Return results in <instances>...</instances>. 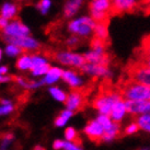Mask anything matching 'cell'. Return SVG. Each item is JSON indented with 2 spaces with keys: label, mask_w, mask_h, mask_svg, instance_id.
I'll return each mask as SVG.
<instances>
[{
  "label": "cell",
  "mask_w": 150,
  "mask_h": 150,
  "mask_svg": "<svg viewBox=\"0 0 150 150\" xmlns=\"http://www.w3.org/2000/svg\"><path fill=\"white\" fill-rule=\"evenodd\" d=\"M18 12V8L17 6H14V4H6L1 8V17L4 18V19H12V18L16 17V14Z\"/></svg>",
  "instance_id": "cell-17"
},
{
  "label": "cell",
  "mask_w": 150,
  "mask_h": 150,
  "mask_svg": "<svg viewBox=\"0 0 150 150\" xmlns=\"http://www.w3.org/2000/svg\"><path fill=\"white\" fill-rule=\"evenodd\" d=\"M64 71L59 68H50V71L47 72V76L45 77V79L42 81V83H53L56 80L60 78L63 76Z\"/></svg>",
  "instance_id": "cell-16"
},
{
  "label": "cell",
  "mask_w": 150,
  "mask_h": 150,
  "mask_svg": "<svg viewBox=\"0 0 150 150\" xmlns=\"http://www.w3.org/2000/svg\"><path fill=\"white\" fill-rule=\"evenodd\" d=\"M13 106L12 105H4L0 108V115H4V114H8V113L12 112Z\"/></svg>",
  "instance_id": "cell-32"
},
{
  "label": "cell",
  "mask_w": 150,
  "mask_h": 150,
  "mask_svg": "<svg viewBox=\"0 0 150 150\" xmlns=\"http://www.w3.org/2000/svg\"><path fill=\"white\" fill-rule=\"evenodd\" d=\"M139 125H138L137 123H132L130 125H128L127 127L125 128V133H124V135H130V134H134L136 133V132H138L139 130Z\"/></svg>",
  "instance_id": "cell-29"
},
{
  "label": "cell",
  "mask_w": 150,
  "mask_h": 150,
  "mask_svg": "<svg viewBox=\"0 0 150 150\" xmlns=\"http://www.w3.org/2000/svg\"><path fill=\"white\" fill-rule=\"evenodd\" d=\"M65 149L66 150H82L81 149V147H78L74 145V144H71V142H65Z\"/></svg>",
  "instance_id": "cell-34"
},
{
  "label": "cell",
  "mask_w": 150,
  "mask_h": 150,
  "mask_svg": "<svg viewBox=\"0 0 150 150\" xmlns=\"http://www.w3.org/2000/svg\"><path fill=\"white\" fill-rule=\"evenodd\" d=\"M62 77H63V79L65 80L66 82H68V83L70 84L72 88H77L81 83L80 79L77 77V75H76L74 71H64V74Z\"/></svg>",
  "instance_id": "cell-18"
},
{
  "label": "cell",
  "mask_w": 150,
  "mask_h": 150,
  "mask_svg": "<svg viewBox=\"0 0 150 150\" xmlns=\"http://www.w3.org/2000/svg\"><path fill=\"white\" fill-rule=\"evenodd\" d=\"M136 123L142 129L150 132V115H142L136 117Z\"/></svg>",
  "instance_id": "cell-22"
},
{
  "label": "cell",
  "mask_w": 150,
  "mask_h": 150,
  "mask_svg": "<svg viewBox=\"0 0 150 150\" xmlns=\"http://www.w3.org/2000/svg\"><path fill=\"white\" fill-rule=\"evenodd\" d=\"M50 92L56 100L62 101V102H66V100H67L66 93L64 91H62V90H59L58 88H52L50 90Z\"/></svg>",
  "instance_id": "cell-24"
},
{
  "label": "cell",
  "mask_w": 150,
  "mask_h": 150,
  "mask_svg": "<svg viewBox=\"0 0 150 150\" xmlns=\"http://www.w3.org/2000/svg\"><path fill=\"white\" fill-rule=\"evenodd\" d=\"M94 36L100 40H103V41H110L108 24H96L94 28Z\"/></svg>",
  "instance_id": "cell-20"
},
{
  "label": "cell",
  "mask_w": 150,
  "mask_h": 150,
  "mask_svg": "<svg viewBox=\"0 0 150 150\" xmlns=\"http://www.w3.org/2000/svg\"><path fill=\"white\" fill-rule=\"evenodd\" d=\"M31 58H32V67H31V70H33L34 68H36V67L41 66V65H43V64L46 63L43 58L38 57V56H35V55H34V56H32Z\"/></svg>",
  "instance_id": "cell-30"
},
{
  "label": "cell",
  "mask_w": 150,
  "mask_h": 150,
  "mask_svg": "<svg viewBox=\"0 0 150 150\" xmlns=\"http://www.w3.org/2000/svg\"><path fill=\"white\" fill-rule=\"evenodd\" d=\"M92 90V86H87L83 88H72V91L67 96L66 106L72 112H80L87 105V96Z\"/></svg>",
  "instance_id": "cell-3"
},
{
  "label": "cell",
  "mask_w": 150,
  "mask_h": 150,
  "mask_svg": "<svg viewBox=\"0 0 150 150\" xmlns=\"http://www.w3.org/2000/svg\"><path fill=\"white\" fill-rule=\"evenodd\" d=\"M7 71H8V68H7V67H1V68H0V75H1V74L4 75Z\"/></svg>",
  "instance_id": "cell-37"
},
{
  "label": "cell",
  "mask_w": 150,
  "mask_h": 150,
  "mask_svg": "<svg viewBox=\"0 0 150 150\" xmlns=\"http://www.w3.org/2000/svg\"><path fill=\"white\" fill-rule=\"evenodd\" d=\"M84 133L91 142L100 144L102 142L103 134H104V128L102 127V125L98 121H92L86 126Z\"/></svg>",
  "instance_id": "cell-7"
},
{
  "label": "cell",
  "mask_w": 150,
  "mask_h": 150,
  "mask_svg": "<svg viewBox=\"0 0 150 150\" xmlns=\"http://www.w3.org/2000/svg\"><path fill=\"white\" fill-rule=\"evenodd\" d=\"M53 147H54V149H62V148L65 147V142H64L63 140H56V142H54Z\"/></svg>",
  "instance_id": "cell-35"
},
{
  "label": "cell",
  "mask_w": 150,
  "mask_h": 150,
  "mask_svg": "<svg viewBox=\"0 0 150 150\" xmlns=\"http://www.w3.org/2000/svg\"><path fill=\"white\" fill-rule=\"evenodd\" d=\"M11 79V77H1L0 76V82H6V81H9Z\"/></svg>",
  "instance_id": "cell-36"
},
{
  "label": "cell",
  "mask_w": 150,
  "mask_h": 150,
  "mask_svg": "<svg viewBox=\"0 0 150 150\" xmlns=\"http://www.w3.org/2000/svg\"><path fill=\"white\" fill-rule=\"evenodd\" d=\"M126 112L125 108V103H124V100H118L113 105L112 108V113H111V117L113 118V121L116 122V123H120L121 120L124 116V113Z\"/></svg>",
  "instance_id": "cell-13"
},
{
  "label": "cell",
  "mask_w": 150,
  "mask_h": 150,
  "mask_svg": "<svg viewBox=\"0 0 150 150\" xmlns=\"http://www.w3.org/2000/svg\"><path fill=\"white\" fill-rule=\"evenodd\" d=\"M34 150H45V148L41 146H36V147H34Z\"/></svg>",
  "instance_id": "cell-38"
},
{
  "label": "cell",
  "mask_w": 150,
  "mask_h": 150,
  "mask_svg": "<svg viewBox=\"0 0 150 150\" xmlns=\"http://www.w3.org/2000/svg\"><path fill=\"white\" fill-rule=\"evenodd\" d=\"M0 58H1V50H0Z\"/></svg>",
  "instance_id": "cell-40"
},
{
  "label": "cell",
  "mask_w": 150,
  "mask_h": 150,
  "mask_svg": "<svg viewBox=\"0 0 150 150\" xmlns=\"http://www.w3.org/2000/svg\"><path fill=\"white\" fill-rule=\"evenodd\" d=\"M55 58L57 59L59 63L64 64V65H71V66L79 67V68H81V67L87 64V60L84 58V56L66 53V52L55 54Z\"/></svg>",
  "instance_id": "cell-6"
},
{
  "label": "cell",
  "mask_w": 150,
  "mask_h": 150,
  "mask_svg": "<svg viewBox=\"0 0 150 150\" xmlns=\"http://www.w3.org/2000/svg\"><path fill=\"white\" fill-rule=\"evenodd\" d=\"M68 121V118H66L65 116H63V115H60V116H58L56 120H55V124H56V126H63L65 125V123Z\"/></svg>",
  "instance_id": "cell-33"
},
{
  "label": "cell",
  "mask_w": 150,
  "mask_h": 150,
  "mask_svg": "<svg viewBox=\"0 0 150 150\" xmlns=\"http://www.w3.org/2000/svg\"><path fill=\"white\" fill-rule=\"evenodd\" d=\"M111 7V0H91V11H108Z\"/></svg>",
  "instance_id": "cell-14"
},
{
  "label": "cell",
  "mask_w": 150,
  "mask_h": 150,
  "mask_svg": "<svg viewBox=\"0 0 150 150\" xmlns=\"http://www.w3.org/2000/svg\"><path fill=\"white\" fill-rule=\"evenodd\" d=\"M50 0H41L38 4V9L43 14H45L47 12V10H48V8H50Z\"/></svg>",
  "instance_id": "cell-28"
},
{
  "label": "cell",
  "mask_w": 150,
  "mask_h": 150,
  "mask_svg": "<svg viewBox=\"0 0 150 150\" xmlns=\"http://www.w3.org/2000/svg\"><path fill=\"white\" fill-rule=\"evenodd\" d=\"M120 137H122L121 125H120V123L113 122L112 126L110 128L104 130L103 137H102V142H110V140H113L115 138H120Z\"/></svg>",
  "instance_id": "cell-12"
},
{
  "label": "cell",
  "mask_w": 150,
  "mask_h": 150,
  "mask_svg": "<svg viewBox=\"0 0 150 150\" xmlns=\"http://www.w3.org/2000/svg\"><path fill=\"white\" fill-rule=\"evenodd\" d=\"M137 8V4L135 0H113L108 13L111 17L123 14L125 12L132 13Z\"/></svg>",
  "instance_id": "cell-4"
},
{
  "label": "cell",
  "mask_w": 150,
  "mask_h": 150,
  "mask_svg": "<svg viewBox=\"0 0 150 150\" xmlns=\"http://www.w3.org/2000/svg\"><path fill=\"white\" fill-rule=\"evenodd\" d=\"M65 136H66V139L69 142L74 144L76 146L81 147L82 145V142H81V138L79 137L78 133L76 132V129H74L72 127H68L65 132Z\"/></svg>",
  "instance_id": "cell-15"
},
{
  "label": "cell",
  "mask_w": 150,
  "mask_h": 150,
  "mask_svg": "<svg viewBox=\"0 0 150 150\" xmlns=\"http://www.w3.org/2000/svg\"><path fill=\"white\" fill-rule=\"evenodd\" d=\"M82 2V0H71L65 7V17L69 18L71 16H74L76 11L79 9L80 4Z\"/></svg>",
  "instance_id": "cell-19"
},
{
  "label": "cell",
  "mask_w": 150,
  "mask_h": 150,
  "mask_svg": "<svg viewBox=\"0 0 150 150\" xmlns=\"http://www.w3.org/2000/svg\"><path fill=\"white\" fill-rule=\"evenodd\" d=\"M125 103L126 112L130 114H144L150 112V101H132L126 100Z\"/></svg>",
  "instance_id": "cell-9"
},
{
  "label": "cell",
  "mask_w": 150,
  "mask_h": 150,
  "mask_svg": "<svg viewBox=\"0 0 150 150\" xmlns=\"http://www.w3.org/2000/svg\"><path fill=\"white\" fill-rule=\"evenodd\" d=\"M96 23L90 18H81L79 20L72 21L69 24V31L79 35H88L92 30H94Z\"/></svg>",
  "instance_id": "cell-5"
},
{
  "label": "cell",
  "mask_w": 150,
  "mask_h": 150,
  "mask_svg": "<svg viewBox=\"0 0 150 150\" xmlns=\"http://www.w3.org/2000/svg\"><path fill=\"white\" fill-rule=\"evenodd\" d=\"M135 59L140 62L142 64H144L148 68H150V55L144 54L139 50H135Z\"/></svg>",
  "instance_id": "cell-23"
},
{
  "label": "cell",
  "mask_w": 150,
  "mask_h": 150,
  "mask_svg": "<svg viewBox=\"0 0 150 150\" xmlns=\"http://www.w3.org/2000/svg\"><path fill=\"white\" fill-rule=\"evenodd\" d=\"M116 89L124 101H150V87L133 82L124 75L118 80Z\"/></svg>",
  "instance_id": "cell-1"
},
{
  "label": "cell",
  "mask_w": 150,
  "mask_h": 150,
  "mask_svg": "<svg viewBox=\"0 0 150 150\" xmlns=\"http://www.w3.org/2000/svg\"><path fill=\"white\" fill-rule=\"evenodd\" d=\"M145 38H146L147 40H149V41H150V34H149V35H146V36H145Z\"/></svg>",
  "instance_id": "cell-39"
},
{
  "label": "cell",
  "mask_w": 150,
  "mask_h": 150,
  "mask_svg": "<svg viewBox=\"0 0 150 150\" xmlns=\"http://www.w3.org/2000/svg\"><path fill=\"white\" fill-rule=\"evenodd\" d=\"M28 34H29V29L24 24H22L19 20L13 21L4 28V35L8 36L21 38V36H28Z\"/></svg>",
  "instance_id": "cell-10"
},
{
  "label": "cell",
  "mask_w": 150,
  "mask_h": 150,
  "mask_svg": "<svg viewBox=\"0 0 150 150\" xmlns=\"http://www.w3.org/2000/svg\"><path fill=\"white\" fill-rule=\"evenodd\" d=\"M142 150H150V149H142Z\"/></svg>",
  "instance_id": "cell-41"
},
{
  "label": "cell",
  "mask_w": 150,
  "mask_h": 150,
  "mask_svg": "<svg viewBox=\"0 0 150 150\" xmlns=\"http://www.w3.org/2000/svg\"><path fill=\"white\" fill-rule=\"evenodd\" d=\"M50 65L47 63H45L43 64V65H41V66L34 68L33 70H32V72H33V75L38 76V75H43V74H47L50 71Z\"/></svg>",
  "instance_id": "cell-25"
},
{
  "label": "cell",
  "mask_w": 150,
  "mask_h": 150,
  "mask_svg": "<svg viewBox=\"0 0 150 150\" xmlns=\"http://www.w3.org/2000/svg\"><path fill=\"white\" fill-rule=\"evenodd\" d=\"M96 121L100 123L101 125H102V127L105 129L110 128L111 126H112V122H111V120H110V116H106V115H101V116L98 117V120Z\"/></svg>",
  "instance_id": "cell-26"
},
{
  "label": "cell",
  "mask_w": 150,
  "mask_h": 150,
  "mask_svg": "<svg viewBox=\"0 0 150 150\" xmlns=\"http://www.w3.org/2000/svg\"><path fill=\"white\" fill-rule=\"evenodd\" d=\"M17 67L19 69L25 70V69H31L32 67V58L29 57V55H24L17 62Z\"/></svg>",
  "instance_id": "cell-21"
},
{
  "label": "cell",
  "mask_w": 150,
  "mask_h": 150,
  "mask_svg": "<svg viewBox=\"0 0 150 150\" xmlns=\"http://www.w3.org/2000/svg\"><path fill=\"white\" fill-rule=\"evenodd\" d=\"M78 44H79V38H76V36H72V38H70L67 41V45L69 46V47H74L75 48Z\"/></svg>",
  "instance_id": "cell-31"
},
{
  "label": "cell",
  "mask_w": 150,
  "mask_h": 150,
  "mask_svg": "<svg viewBox=\"0 0 150 150\" xmlns=\"http://www.w3.org/2000/svg\"><path fill=\"white\" fill-rule=\"evenodd\" d=\"M22 52H23L22 48H20V47H18L16 45H12V44H10L6 48V54L9 55V56H16L18 54H21Z\"/></svg>",
  "instance_id": "cell-27"
},
{
  "label": "cell",
  "mask_w": 150,
  "mask_h": 150,
  "mask_svg": "<svg viewBox=\"0 0 150 150\" xmlns=\"http://www.w3.org/2000/svg\"><path fill=\"white\" fill-rule=\"evenodd\" d=\"M4 38L7 42H10L12 45H16L18 47H21L24 50H36L38 48V44L35 40L29 38V36H21V38H16V36H8L4 35Z\"/></svg>",
  "instance_id": "cell-8"
},
{
  "label": "cell",
  "mask_w": 150,
  "mask_h": 150,
  "mask_svg": "<svg viewBox=\"0 0 150 150\" xmlns=\"http://www.w3.org/2000/svg\"><path fill=\"white\" fill-rule=\"evenodd\" d=\"M124 76L133 82L150 87V68L135 58L130 59L126 65Z\"/></svg>",
  "instance_id": "cell-2"
},
{
  "label": "cell",
  "mask_w": 150,
  "mask_h": 150,
  "mask_svg": "<svg viewBox=\"0 0 150 150\" xmlns=\"http://www.w3.org/2000/svg\"><path fill=\"white\" fill-rule=\"evenodd\" d=\"M82 71L91 74L94 76H110L108 67L102 66V65H96V64H86L84 66L80 68Z\"/></svg>",
  "instance_id": "cell-11"
}]
</instances>
